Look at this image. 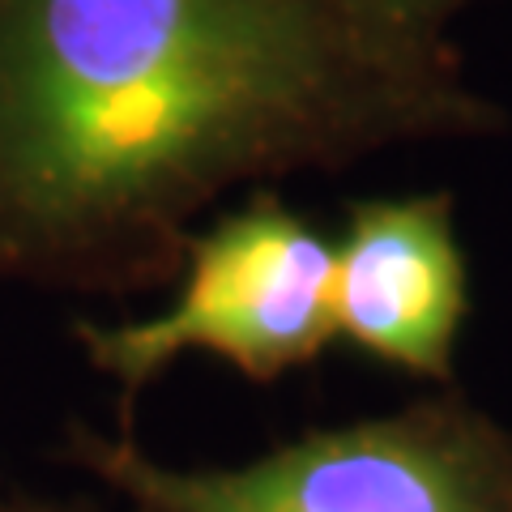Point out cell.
<instances>
[{"instance_id": "obj_1", "label": "cell", "mask_w": 512, "mask_h": 512, "mask_svg": "<svg viewBox=\"0 0 512 512\" xmlns=\"http://www.w3.org/2000/svg\"><path fill=\"white\" fill-rule=\"evenodd\" d=\"M508 124L453 39L342 0H0V282L154 291L235 188Z\"/></svg>"}, {"instance_id": "obj_6", "label": "cell", "mask_w": 512, "mask_h": 512, "mask_svg": "<svg viewBox=\"0 0 512 512\" xmlns=\"http://www.w3.org/2000/svg\"><path fill=\"white\" fill-rule=\"evenodd\" d=\"M0 512H107L94 500H60V495H39V491H18L0 478ZM137 512V508H128Z\"/></svg>"}, {"instance_id": "obj_4", "label": "cell", "mask_w": 512, "mask_h": 512, "mask_svg": "<svg viewBox=\"0 0 512 512\" xmlns=\"http://www.w3.org/2000/svg\"><path fill=\"white\" fill-rule=\"evenodd\" d=\"M470 316V261L453 192L350 201L333 239V320L359 355L419 380H453Z\"/></svg>"}, {"instance_id": "obj_3", "label": "cell", "mask_w": 512, "mask_h": 512, "mask_svg": "<svg viewBox=\"0 0 512 512\" xmlns=\"http://www.w3.org/2000/svg\"><path fill=\"white\" fill-rule=\"evenodd\" d=\"M175 282L154 316L73 320L86 363L120 389V431L128 406L184 355H214L252 384H274L338 342L333 239L274 188H252L244 205L192 231Z\"/></svg>"}, {"instance_id": "obj_2", "label": "cell", "mask_w": 512, "mask_h": 512, "mask_svg": "<svg viewBox=\"0 0 512 512\" xmlns=\"http://www.w3.org/2000/svg\"><path fill=\"white\" fill-rule=\"evenodd\" d=\"M60 457L137 512H512V431L457 393L312 427L244 466H163L82 423Z\"/></svg>"}, {"instance_id": "obj_5", "label": "cell", "mask_w": 512, "mask_h": 512, "mask_svg": "<svg viewBox=\"0 0 512 512\" xmlns=\"http://www.w3.org/2000/svg\"><path fill=\"white\" fill-rule=\"evenodd\" d=\"M355 13H363L367 22L389 26L397 35L414 39H448V26L461 18L478 0H342Z\"/></svg>"}]
</instances>
